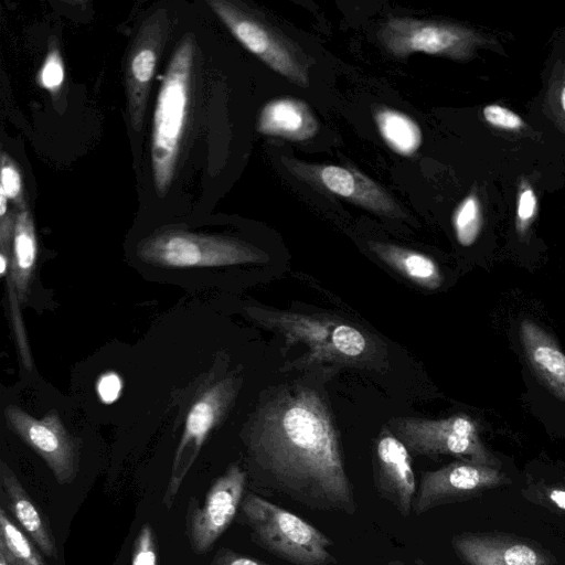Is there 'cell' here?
<instances>
[{
  "label": "cell",
  "instance_id": "obj_21",
  "mask_svg": "<svg viewBox=\"0 0 565 565\" xmlns=\"http://www.w3.org/2000/svg\"><path fill=\"white\" fill-rule=\"evenodd\" d=\"M373 116L381 137L391 150L409 157L420 148L422 130L412 117L386 106L376 107Z\"/></svg>",
  "mask_w": 565,
  "mask_h": 565
},
{
  "label": "cell",
  "instance_id": "obj_10",
  "mask_svg": "<svg viewBox=\"0 0 565 565\" xmlns=\"http://www.w3.org/2000/svg\"><path fill=\"white\" fill-rule=\"evenodd\" d=\"M171 23L164 8L157 9L139 28L127 56L125 85L131 127L140 131L159 56Z\"/></svg>",
  "mask_w": 565,
  "mask_h": 565
},
{
  "label": "cell",
  "instance_id": "obj_14",
  "mask_svg": "<svg viewBox=\"0 0 565 565\" xmlns=\"http://www.w3.org/2000/svg\"><path fill=\"white\" fill-rule=\"evenodd\" d=\"M504 475L490 466L472 462H452L440 469L423 475L414 500L417 514L446 499L502 483Z\"/></svg>",
  "mask_w": 565,
  "mask_h": 565
},
{
  "label": "cell",
  "instance_id": "obj_20",
  "mask_svg": "<svg viewBox=\"0 0 565 565\" xmlns=\"http://www.w3.org/2000/svg\"><path fill=\"white\" fill-rule=\"evenodd\" d=\"M367 245L383 263L416 285L437 289L443 284L438 265L427 255L395 244L371 241Z\"/></svg>",
  "mask_w": 565,
  "mask_h": 565
},
{
  "label": "cell",
  "instance_id": "obj_13",
  "mask_svg": "<svg viewBox=\"0 0 565 565\" xmlns=\"http://www.w3.org/2000/svg\"><path fill=\"white\" fill-rule=\"evenodd\" d=\"M245 473L231 466L210 488L201 508L192 511L189 535L192 550L206 553L233 521L245 487Z\"/></svg>",
  "mask_w": 565,
  "mask_h": 565
},
{
  "label": "cell",
  "instance_id": "obj_32",
  "mask_svg": "<svg viewBox=\"0 0 565 565\" xmlns=\"http://www.w3.org/2000/svg\"><path fill=\"white\" fill-rule=\"evenodd\" d=\"M212 565H268L262 561L237 554L230 550H220L212 562Z\"/></svg>",
  "mask_w": 565,
  "mask_h": 565
},
{
  "label": "cell",
  "instance_id": "obj_33",
  "mask_svg": "<svg viewBox=\"0 0 565 565\" xmlns=\"http://www.w3.org/2000/svg\"><path fill=\"white\" fill-rule=\"evenodd\" d=\"M550 499L561 509L565 510V490H553Z\"/></svg>",
  "mask_w": 565,
  "mask_h": 565
},
{
  "label": "cell",
  "instance_id": "obj_31",
  "mask_svg": "<svg viewBox=\"0 0 565 565\" xmlns=\"http://www.w3.org/2000/svg\"><path fill=\"white\" fill-rule=\"evenodd\" d=\"M96 390L102 402L110 404L119 397L122 390V381L117 373L107 372L99 376Z\"/></svg>",
  "mask_w": 565,
  "mask_h": 565
},
{
  "label": "cell",
  "instance_id": "obj_30",
  "mask_svg": "<svg viewBox=\"0 0 565 565\" xmlns=\"http://www.w3.org/2000/svg\"><path fill=\"white\" fill-rule=\"evenodd\" d=\"M15 213L9 206V199L0 190V249L12 252Z\"/></svg>",
  "mask_w": 565,
  "mask_h": 565
},
{
  "label": "cell",
  "instance_id": "obj_22",
  "mask_svg": "<svg viewBox=\"0 0 565 565\" xmlns=\"http://www.w3.org/2000/svg\"><path fill=\"white\" fill-rule=\"evenodd\" d=\"M23 530L0 509V554L9 565H47Z\"/></svg>",
  "mask_w": 565,
  "mask_h": 565
},
{
  "label": "cell",
  "instance_id": "obj_17",
  "mask_svg": "<svg viewBox=\"0 0 565 565\" xmlns=\"http://www.w3.org/2000/svg\"><path fill=\"white\" fill-rule=\"evenodd\" d=\"M319 129L309 106L297 98L279 97L266 103L257 119V130L292 141L311 139Z\"/></svg>",
  "mask_w": 565,
  "mask_h": 565
},
{
  "label": "cell",
  "instance_id": "obj_19",
  "mask_svg": "<svg viewBox=\"0 0 565 565\" xmlns=\"http://www.w3.org/2000/svg\"><path fill=\"white\" fill-rule=\"evenodd\" d=\"M459 555L470 565H543L535 550L525 544H512L480 536L454 540Z\"/></svg>",
  "mask_w": 565,
  "mask_h": 565
},
{
  "label": "cell",
  "instance_id": "obj_11",
  "mask_svg": "<svg viewBox=\"0 0 565 565\" xmlns=\"http://www.w3.org/2000/svg\"><path fill=\"white\" fill-rule=\"evenodd\" d=\"M281 161L297 178L347 199L370 212L387 217L404 216L401 206L384 188L353 168L310 164L289 158H282Z\"/></svg>",
  "mask_w": 565,
  "mask_h": 565
},
{
  "label": "cell",
  "instance_id": "obj_1",
  "mask_svg": "<svg viewBox=\"0 0 565 565\" xmlns=\"http://www.w3.org/2000/svg\"><path fill=\"white\" fill-rule=\"evenodd\" d=\"M250 449L275 482L302 504L354 511L338 435L317 392L300 388L268 404L253 427Z\"/></svg>",
  "mask_w": 565,
  "mask_h": 565
},
{
  "label": "cell",
  "instance_id": "obj_34",
  "mask_svg": "<svg viewBox=\"0 0 565 565\" xmlns=\"http://www.w3.org/2000/svg\"><path fill=\"white\" fill-rule=\"evenodd\" d=\"M0 565H9L3 555L0 554Z\"/></svg>",
  "mask_w": 565,
  "mask_h": 565
},
{
  "label": "cell",
  "instance_id": "obj_25",
  "mask_svg": "<svg viewBox=\"0 0 565 565\" xmlns=\"http://www.w3.org/2000/svg\"><path fill=\"white\" fill-rule=\"evenodd\" d=\"M537 215V196L526 179H522L516 192L515 232L520 238L527 235Z\"/></svg>",
  "mask_w": 565,
  "mask_h": 565
},
{
  "label": "cell",
  "instance_id": "obj_9",
  "mask_svg": "<svg viewBox=\"0 0 565 565\" xmlns=\"http://www.w3.org/2000/svg\"><path fill=\"white\" fill-rule=\"evenodd\" d=\"M9 428L30 446L49 466L61 484L71 483L78 471L79 450L56 412L34 418L18 406L4 409Z\"/></svg>",
  "mask_w": 565,
  "mask_h": 565
},
{
  "label": "cell",
  "instance_id": "obj_23",
  "mask_svg": "<svg viewBox=\"0 0 565 565\" xmlns=\"http://www.w3.org/2000/svg\"><path fill=\"white\" fill-rule=\"evenodd\" d=\"M452 227L461 246H471L478 238L483 223L481 202L476 192L465 196L452 214Z\"/></svg>",
  "mask_w": 565,
  "mask_h": 565
},
{
  "label": "cell",
  "instance_id": "obj_28",
  "mask_svg": "<svg viewBox=\"0 0 565 565\" xmlns=\"http://www.w3.org/2000/svg\"><path fill=\"white\" fill-rule=\"evenodd\" d=\"M481 114L489 126L500 130L521 132L526 128V124L521 116L499 104L486 105Z\"/></svg>",
  "mask_w": 565,
  "mask_h": 565
},
{
  "label": "cell",
  "instance_id": "obj_6",
  "mask_svg": "<svg viewBox=\"0 0 565 565\" xmlns=\"http://www.w3.org/2000/svg\"><path fill=\"white\" fill-rule=\"evenodd\" d=\"M377 36L384 47L396 57L422 52L468 61L479 49L493 46L495 43L493 39L470 26L408 17L390 18L379 30Z\"/></svg>",
  "mask_w": 565,
  "mask_h": 565
},
{
  "label": "cell",
  "instance_id": "obj_26",
  "mask_svg": "<svg viewBox=\"0 0 565 565\" xmlns=\"http://www.w3.org/2000/svg\"><path fill=\"white\" fill-rule=\"evenodd\" d=\"M1 181L0 190L4 192L9 201H11L15 210L24 207L26 204L24 199V191L22 184V178L19 167L13 161L11 156L6 151L1 152Z\"/></svg>",
  "mask_w": 565,
  "mask_h": 565
},
{
  "label": "cell",
  "instance_id": "obj_7",
  "mask_svg": "<svg viewBox=\"0 0 565 565\" xmlns=\"http://www.w3.org/2000/svg\"><path fill=\"white\" fill-rule=\"evenodd\" d=\"M206 3L234 38L268 67L300 87L309 85L301 53L277 28L241 2L206 0Z\"/></svg>",
  "mask_w": 565,
  "mask_h": 565
},
{
  "label": "cell",
  "instance_id": "obj_8",
  "mask_svg": "<svg viewBox=\"0 0 565 565\" xmlns=\"http://www.w3.org/2000/svg\"><path fill=\"white\" fill-rule=\"evenodd\" d=\"M391 424L396 437L416 454L460 456L490 467L498 462L481 443L476 422L466 414L441 419L402 417Z\"/></svg>",
  "mask_w": 565,
  "mask_h": 565
},
{
  "label": "cell",
  "instance_id": "obj_2",
  "mask_svg": "<svg viewBox=\"0 0 565 565\" xmlns=\"http://www.w3.org/2000/svg\"><path fill=\"white\" fill-rule=\"evenodd\" d=\"M195 54L192 34L175 47L158 93L151 138V168L157 195L163 198L172 183L184 132Z\"/></svg>",
  "mask_w": 565,
  "mask_h": 565
},
{
  "label": "cell",
  "instance_id": "obj_29",
  "mask_svg": "<svg viewBox=\"0 0 565 565\" xmlns=\"http://www.w3.org/2000/svg\"><path fill=\"white\" fill-rule=\"evenodd\" d=\"M131 565H159L156 536L152 526L148 523L137 535Z\"/></svg>",
  "mask_w": 565,
  "mask_h": 565
},
{
  "label": "cell",
  "instance_id": "obj_3",
  "mask_svg": "<svg viewBox=\"0 0 565 565\" xmlns=\"http://www.w3.org/2000/svg\"><path fill=\"white\" fill-rule=\"evenodd\" d=\"M256 320L279 331L287 343L309 349L306 363L358 362L370 353L372 340L361 329L340 320L298 312L250 308Z\"/></svg>",
  "mask_w": 565,
  "mask_h": 565
},
{
  "label": "cell",
  "instance_id": "obj_16",
  "mask_svg": "<svg viewBox=\"0 0 565 565\" xmlns=\"http://www.w3.org/2000/svg\"><path fill=\"white\" fill-rule=\"evenodd\" d=\"M520 338L525 356L539 379L565 402V354L554 339L532 320L520 323Z\"/></svg>",
  "mask_w": 565,
  "mask_h": 565
},
{
  "label": "cell",
  "instance_id": "obj_5",
  "mask_svg": "<svg viewBox=\"0 0 565 565\" xmlns=\"http://www.w3.org/2000/svg\"><path fill=\"white\" fill-rule=\"evenodd\" d=\"M242 511L255 540L277 556L295 565H327L333 559L328 552L332 542L298 515L255 494L246 497Z\"/></svg>",
  "mask_w": 565,
  "mask_h": 565
},
{
  "label": "cell",
  "instance_id": "obj_4",
  "mask_svg": "<svg viewBox=\"0 0 565 565\" xmlns=\"http://www.w3.org/2000/svg\"><path fill=\"white\" fill-rule=\"evenodd\" d=\"M137 254L146 263L170 268L217 267L267 259L263 250L246 242L179 228L159 231L142 239Z\"/></svg>",
  "mask_w": 565,
  "mask_h": 565
},
{
  "label": "cell",
  "instance_id": "obj_18",
  "mask_svg": "<svg viewBox=\"0 0 565 565\" xmlns=\"http://www.w3.org/2000/svg\"><path fill=\"white\" fill-rule=\"evenodd\" d=\"M0 479L9 508L24 533L47 557H56V543L50 527L19 479L4 462H1Z\"/></svg>",
  "mask_w": 565,
  "mask_h": 565
},
{
  "label": "cell",
  "instance_id": "obj_27",
  "mask_svg": "<svg viewBox=\"0 0 565 565\" xmlns=\"http://www.w3.org/2000/svg\"><path fill=\"white\" fill-rule=\"evenodd\" d=\"M39 83L43 88L55 95L64 82V64L55 42L49 45V51L39 73Z\"/></svg>",
  "mask_w": 565,
  "mask_h": 565
},
{
  "label": "cell",
  "instance_id": "obj_12",
  "mask_svg": "<svg viewBox=\"0 0 565 565\" xmlns=\"http://www.w3.org/2000/svg\"><path fill=\"white\" fill-rule=\"evenodd\" d=\"M234 392L233 380L225 379L207 388L192 404L175 451L170 481L163 499L167 508L171 507L210 431L227 411Z\"/></svg>",
  "mask_w": 565,
  "mask_h": 565
},
{
  "label": "cell",
  "instance_id": "obj_24",
  "mask_svg": "<svg viewBox=\"0 0 565 565\" xmlns=\"http://www.w3.org/2000/svg\"><path fill=\"white\" fill-rule=\"evenodd\" d=\"M543 111L565 136V58L553 64L543 99Z\"/></svg>",
  "mask_w": 565,
  "mask_h": 565
},
{
  "label": "cell",
  "instance_id": "obj_15",
  "mask_svg": "<svg viewBox=\"0 0 565 565\" xmlns=\"http://www.w3.org/2000/svg\"><path fill=\"white\" fill-rule=\"evenodd\" d=\"M375 458L377 490L402 515H408L416 493L408 449L396 436L383 433L376 443Z\"/></svg>",
  "mask_w": 565,
  "mask_h": 565
}]
</instances>
